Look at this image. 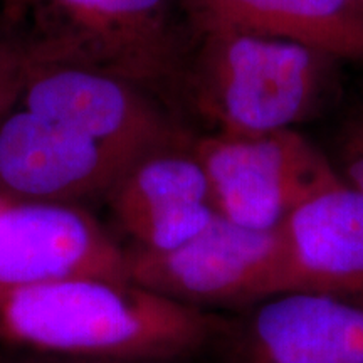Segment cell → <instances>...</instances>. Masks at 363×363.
<instances>
[{"instance_id": "obj_1", "label": "cell", "mask_w": 363, "mask_h": 363, "mask_svg": "<svg viewBox=\"0 0 363 363\" xmlns=\"http://www.w3.org/2000/svg\"><path fill=\"white\" fill-rule=\"evenodd\" d=\"M207 311L131 283L98 278L0 291V340L51 357L158 362L201 348Z\"/></svg>"}, {"instance_id": "obj_2", "label": "cell", "mask_w": 363, "mask_h": 363, "mask_svg": "<svg viewBox=\"0 0 363 363\" xmlns=\"http://www.w3.org/2000/svg\"><path fill=\"white\" fill-rule=\"evenodd\" d=\"M337 57L298 40L240 27L195 30L182 83L220 133L296 130L323 104Z\"/></svg>"}, {"instance_id": "obj_3", "label": "cell", "mask_w": 363, "mask_h": 363, "mask_svg": "<svg viewBox=\"0 0 363 363\" xmlns=\"http://www.w3.org/2000/svg\"><path fill=\"white\" fill-rule=\"evenodd\" d=\"M59 24L27 43L44 57L74 59L152 93L182 83L194 43L182 0H49Z\"/></svg>"}, {"instance_id": "obj_4", "label": "cell", "mask_w": 363, "mask_h": 363, "mask_svg": "<svg viewBox=\"0 0 363 363\" xmlns=\"http://www.w3.org/2000/svg\"><path fill=\"white\" fill-rule=\"evenodd\" d=\"M126 262L131 283L201 310L259 303L293 289L283 225L254 230L217 214L170 251L126 249Z\"/></svg>"}, {"instance_id": "obj_5", "label": "cell", "mask_w": 363, "mask_h": 363, "mask_svg": "<svg viewBox=\"0 0 363 363\" xmlns=\"http://www.w3.org/2000/svg\"><path fill=\"white\" fill-rule=\"evenodd\" d=\"M22 48L24 110L133 160L192 140L142 86L88 62L38 56Z\"/></svg>"}, {"instance_id": "obj_6", "label": "cell", "mask_w": 363, "mask_h": 363, "mask_svg": "<svg viewBox=\"0 0 363 363\" xmlns=\"http://www.w3.org/2000/svg\"><path fill=\"white\" fill-rule=\"evenodd\" d=\"M217 216L254 230L279 229L313 195L342 182L296 130L194 138Z\"/></svg>"}, {"instance_id": "obj_7", "label": "cell", "mask_w": 363, "mask_h": 363, "mask_svg": "<svg viewBox=\"0 0 363 363\" xmlns=\"http://www.w3.org/2000/svg\"><path fill=\"white\" fill-rule=\"evenodd\" d=\"M130 281L126 249L78 203L11 202L0 212V291L57 281Z\"/></svg>"}, {"instance_id": "obj_8", "label": "cell", "mask_w": 363, "mask_h": 363, "mask_svg": "<svg viewBox=\"0 0 363 363\" xmlns=\"http://www.w3.org/2000/svg\"><path fill=\"white\" fill-rule=\"evenodd\" d=\"M133 158L24 110L0 121V197L78 203L106 197Z\"/></svg>"}, {"instance_id": "obj_9", "label": "cell", "mask_w": 363, "mask_h": 363, "mask_svg": "<svg viewBox=\"0 0 363 363\" xmlns=\"http://www.w3.org/2000/svg\"><path fill=\"white\" fill-rule=\"evenodd\" d=\"M192 142L138 158L104 197L135 247L170 251L195 238L216 216Z\"/></svg>"}, {"instance_id": "obj_10", "label": "cell", "mask_w": 363, "mask_h": 363, "mask_svg": "<svg viewBox=\"0 0 363 363\" xmlns=\"http://www.w3.org/2000/svg\"><path fill=\"white\" fill-rule=\"evenodd\" d=\"M238 363H363V301L286 291L256 303Z\"/></svg>"}, {"instance_id": "obj_11", "label": "cell", "mask_w": 363, "mask_h": 363, "mask_svg": "<svg viewBox=\"0 0 363 363\" xmlns=\"http://www.w3.org/2000/svg\"><path fill=\"white\" fill-rule=\"evenodd\" d=\"M291 291H320L363 301V194L331 185L283 224Z\"/></svg>"}, {"instance_id": "obj_12", "label": "cell", "mask_w": 363, "mask_h": 363, "mask_svg": "<svg viewBox=\"0 0 363 363\" xmlns=\"http://www.w3.org/2000/svg\"><path fill=\"white\" fill-rule=\"evenodd\" d=\"M195 30L240 27L363 62V0H182Z\"/></svg>"}, {"instance_id": "obj_13", "label": "cell", "mask_w": 363, "mask_h": 363, "mask_svg": "<svg viewBox=\"0 0 363 363\" xmlns=\"http://www.w3.org/2000/svg\"><path fill=\"white\" fill-rule=\"evenodd\" d=\"M337 174L345 185L363 194V116L347 126L340 140Z\"/></svg>"}, {"instance_id": "obj_14", "label": "cell", "mask_w": 363, "mask_h": 363, "mask_svg": "<svg viewBox=\"0 0 363 363\" xmlns=\"http://www.w3.org/2000/svg\"><path fill=\"white\" fill-rule=\"evenodd\" d=\"M22 61H24V48L21 44L19 52L16 54V57L0 69V121L12 110L13 104L19 101Z\"/></svg>"}, {"instance_id": "obj_15", "label": "cell", "mask_w": 363, "mask_h": 363, "mask_svg": "<svg viewBox=\"0 0 363 363\" xmlns=\"http://www.w3.org/2000/svg\"><path fill=\"white\" fill-rule=\"evenodd\" d=\"M24 363H155L147 360H133V358H71V357H51L40 355L34 360H24Z\"/></svg>"}, {"instance_id": "obj_16", "label": "cell", "mask_w": 363, "mask_h": 363, "mask_svg": "<svg viewBox=\"0 0 363 363\" xmlns=\"http://www.w3.org/2000/svg\"><path fill=\"white\" fill-rule=\"evenodd\" d=\"M19 48L21 43H16V40H12V43L11 40H0V69L16 57Z\"/></svg>"}, {"instance_id": "obj_17", "label": "cell", "mask_w": 363, "mask_h": 363, "mask_svg": "<svg viewBox=\"0 0 363 363\" xmlns=\"http://www.w3.org/2000/svg\"><path fill=\"white\" fill-rule=\"evenodd\" d=\"M7 203H11V201H7V199H4V197H0V212L4 211V208H6V206Z\"/></svg>"}, {"instance_id": "obj_18", "label": "cell", "mask_w": 363, "mask_h": 363, "mask_svg": "<svg viewBox=\"0 0 363 363\" xmlns=\"http://www.w3.org/2000/svg\"><path fill=\"white\" fill-rule=\"evenodd\" d=\"M26 2H29V0H9L11 6H21V4H26Z\"/></svg>"}]
</instances>
